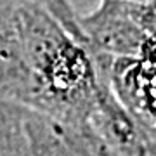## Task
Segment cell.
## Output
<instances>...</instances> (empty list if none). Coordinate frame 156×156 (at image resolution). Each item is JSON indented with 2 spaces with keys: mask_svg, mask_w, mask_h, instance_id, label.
I'll return each mask as SVG.
<instances>
[{
  "mask_svg": "<svg viewBox=\"0 0 156 156\" xmlns=\"http://www.w3.org/2000/svg\"><path fill=\"white\" fill-rule=\"evenodd\" d=\"M78 26L94 50L116 57H137L149 35L140 26L134 0H102Z\"/></svg>",
  "mask_w": 156,
  "mask_h": 156,
  "instance_id": "1",
  "label": "cell"
},
{
  "mask_svg": "<svg viewBox=\"0 0 156 156\" xmlns=\"http://www.w3.org/2000/svg\"><path fill=\"white\" fill-rule=\"evenodd\" d=\"M146 2H156V0H146Z\"/></svg>",
  "mask_w": 156,
  "mask_h": 156,
  "instance_id": "2",
  "label": "cell"
}]
</instances>
